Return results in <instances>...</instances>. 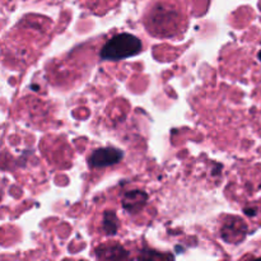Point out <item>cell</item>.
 Segmentation results:
<instances>
[{"label":"cell","instance_id":"1","mask_svg":"<svg viewBox=\"0 0 261 261\" xmlns=\"http://www.w3.org/2000/svg\"><path fill=\"white\" fill-rule=\"evenodd\" d=\"M140 50L142 41L137 36L130 33H119L105 43L99 55L103 60L117 61L137 55Z\"/></svg>","mask_w":261,"mask_h":261},{"label":"cell","instance_id":"2","mask_svg":"<svg viewBox=\"0 0 261 261\" xmlns=\"http://www.w3.org/2000/svg\"><path fill=\"white\" fill-rule=\"evenodd\" d=\"M124 157V152L114 147L98 148L88 158V165L92 168H103L116 165Z\"/></svg>","mask_w":261,"mask_h":261},{"label":"cell","instance_id":"3","mask_svg":"<svg viewBox=\"0 0 261 261\" xmlns=\"http://www.w3.org/2000/svg\"><path fill=\"white\" fill-rule=\"evenodd\" d=\"M221 233L222 239L226 242H229V244H233L234 242V244H237L246 234V226H245L241 219L234 217V218H231V221H227L222 226Z\"/></svg>","mask_w":261,"mask_h":261},{"label":"cell","instance_id":"4","mask_svg":"<svg viewBox=\"0 0 261 261\" xmlns=\"http://www.w3.org/2000/svg\"><path fill=\"white\" fill-rule=\"evenodd\" d=\"M148 201L147 193L142 190L127 191L122 196V208L130 214H137L142 211Z\"/></svg>","mask_w":261,"mask_h":261},{"label":"cell","instance_id":"5","mask_svg":"<svg viewBox=\"0 0 261 261\" xmlns=\"http://www.w3.org/2000/svg\"><path fill=\"white\" fill-rule=\"evenodd\" d=\"M98 261H130L129 252L120 245H103L96 250Z\"/></svg>","mask_w":261,"mask_h":261},{"label":"cell","instance_id":"6","mask_svg":"<svg viewBox=\"0 0 261 261\" xmlns=\"http://www.w3.org/2000/svg\"><path fill=\"white\" fill-rule=\"evenodd\" d=\"M138 261H175V257L168 252H160L155 251V250L144 249L140 252Z\"/></svg>","mask_w":261,"mask_h":261},{"label":"cell","instance_id":"7","mask_svg":"<svg viewBox=\"0 0 261 261\" xmlns=\"http://www.w3.org/2000/svg\"><path fill=\"white\" fill-rule=\"evenodd\" d=\"M117 228H119V221H117L115 212H105L103 219H102V229L105 231V233L109 236H114L116 234Z\"/></svg>","mask_w":261,"mask_h":261},{"label":"cell","instance_id":"8","mask_svg":"<svg viewBox=\"0 0 261 261\" xmlns=\"http://www.w3.org/2000/svg\"><path fill=\"white\" fill-rule=\"evenodd\" d=\"M244 212L246 213V216L254 217L256 214V208H245Z\"/></svg>","mask_w":261,"mask_h":261},{"label":"cell","instance_id":"9","mask_svg":"<svg viewBox=\"0 0 261 261\" xmlns=\"http://www.w3.org/2000/svg\"><path fill=\"white\" fill-rule=\"evenodd\" d=\"M252 261H261V257H259V259H255V260H252Z\"/></svg>","mask_w":261,"mask_h":261},{"label":"cell","instance_id":"10","mask_svg":"<svg viewBox=\"0 0 261 261\" xmlns=\"http://www.w3.org/2000/svg\"><path fill=\"white\" fill-rule=\"evenodd\" d=\"M259 59H260V61H261V51L259 53Z\"/></svg>","mask_w":261,"mask_h":261}]
</instances>
